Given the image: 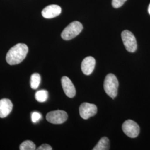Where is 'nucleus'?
<instances>
[{
  "label": "nucleus",
  "mask_w": 150,
  "mask_h": 150,
  "mask_svg": "<svg viewBox=\"0 0 150 150\" xmlns=\"http://www.w3.org/2000/svg\"><path fill=\"white\" fill-rule=\"evenodd\" d=\"M28 52L27 45L18 43L12 47L6 54V61L10 65L19 64L26 58Z\"/></svg>",
  "instance_id": "obj_1"
},
{
  "label": "nucleus",
  "mask_w": 150,
  "mask_h": 150,
  "mask_svg": "<svg viewBox=\"0 0 150 150\" xmlns=\"http://www.w3.org/2000/svg\"><path fill=\"white\" fill-rule=\"evenodd\" d=\"M118 87V81L116 76L112 74H109L106 76L103 88L107 95L115 98L117 96Z\"/></svg>",
  "instance_id": "obj_2"
},
{
  "label": "nucleus",
  "mask_w": 150,
  "mask_h": 150,
  "mask_svg": "<svg viewBox=\"0 0 150 150\" xmlns=\"http://www.w3.org/2000/svg\"><path fill=\"white\" fill-rule=\"evenodd\" d=\"M83 29V26L79 21H74L64 28L61 33V38L64 40H70L80 33Z\"/></svg>",
  "instance_id": "obj_3"
},
{
  "label": "nucleus",
  "mask_w": 150,
  "mask_h": 150,
  "mask_svg": "<svg viewBox=\"0 0 150 150\" xmlns=\"http://www.w3.org/2000/svg\"><path fill=\"white\" fill-rule=\"evenodd\" d=\"M121 38L126 49L129 52H134L137 48L136 38L134 34L128 30H125L121 33Z\"/></svg>",
  "instance_id": "obj_4"
},
{
  "label": "nucleus",
  "mask_w": 150,
  "mask_h": 150,
  "mask_svg": "<svg viewBox=\"0 0 150 150\" xmlns=\"http://www.w3.org/2000/svg\"><path fill=\"white\" fill-rule=\"evenodd\" d=\"M122 128L125 134L131 138H135L139 134V126L131 120H128L125 121Z\"/></svg>",
  "instance_id": "obj_5"
},
{
  "label": "nucleus",
  "mask_w": 150,
  "mask_h": 150,
  "mask_svg": "<svg viewBox=\"0 0 150 150\" xmlns=\"http://www.w3.org/2000/svg\"><path fill=\"white\" fill-rule=\"evenodd\" d=\"M67 113L64 111L56 110L48 112L46 115V120L53 124H62L67 120Z\"/></svg>",
  "instance_id": "obj_6"
},
{
  "label": "nucleus",
  "mask_w": 150,
  "mask_h": 150,
  "mask_svg": "<svg viewBox=\"0 0 150 150\" xmlns=\"http://www.w3.org/2000/svg\"><path fill=\"white\" fill-rule=\"evenodd\" d=\"M79 111L81 117L83 119L87 120L96 114L97 108L94 104L83 102L80 106Z\"/></svg>",
  "instance_id": "obj_7"
},
{
  "label": "nucleus",
  "mask_w": 150,
  "mask_h": 150,
  "mask_svg": "<svg viewBox=\"0 0 150 150\" xmlns=\"http://www.w3.org/2000/svg\"><path fill=\"white\" fill-rule=\"evenodd\" d=\"M61 84L66 95L70 98H73L76 95L75 86L71 80L67 76H64L61 79Z\"/></svg>",
  "instance_id": "obj_8"
},
{
  "label": "nucleus",
  "mask_w": 150,
  "mask_h": 150,
  "mask_svg": "<svg viewBox=\"0 0 150 150\" xmlns=\"http://www.w3.org/2000/svg\"><path fill=\"white\" fill-rule=\"evenodd\" d=\"M61 11V8L59 6L51 5L43 8L42 15L45 18H52L59 15Z\"/></svg>",
  "instance_id": "obj_9"
},
{
  "label": "nucleus",
  "mask_w": 150,
  "mask_h": 150,
  "mask_svg": "<svg viewBox=\"0 0 150 150\" xmlns=\"http://www.w3.org/2000/svg\"><path fill=\"white\" fill-rule=\"evenodd\" d=\"M95 64L96 61L93 57L88 56L85 58L81 64V70L82 72L85 75H91L95 69Z\"/></svg>",
  "instance_id": "obj_10"
},
{
  "label": "nucleus",
  "mask_w": 150,
  "mask_h": 150,
  "mask_svg": "<svg viewBox=\"0 0 150 150\" xmlns=\"http://www.w3.org/2000/svg\"><path fill=\"white\" fill-rule=\"evenodd\" d=\"M13 108V104L11 100L7 98H3L0 100V117L5 118L11 113Z\"/></svg>",
  "instance_id": "obj_11"
},
{
  "label": "nucleus",
  "mask_w": 150,
  "mask_h": 150,
  "mask_svg": "<svg viewBox=\"0 0 150 150\" xmlns=\"http://www.w3.org/2000/svg\"><path fill=\"white\" fill-rule=\"evenodd\" d=\"M110 149V141L106 137H103L98 141L93 150H108Z\"/></svg>",
  "instance_id": "obj_12"
},
{
  "label": "nucleus",
  "mask_w": 150,
  "mask_h": 150,
  "mask_svg": "<svg viewBox=\"0 0 150 150\" xmlns=\"http://www.w3.org/2000/svg\"><path fill=\"white\" fill-rule=\"evenodd\" d=\"M41 83V76L38 73L33 74L31 76L30 85L33 90H36Z\"/></svg>",
  "instance_id": "obj_13"
},
{
  "label": "nucleus",
  "mask_w": 150,
  "mask_h": 150,
  "mask_svg": "<svg viewBox=\"0 0 150 150\" xmlns=\"http://www.w3.org/2000/svg\"><path fill=\"white\" fill-rule=\"evenodd\" d=\"M48 91L45 90H39L35 93V98L39 102H44L48 99Z\"/></svg>",
  "instance_id": "obj_14"
},
{
  "label": "nucleus",
  "mask_w": 150,
  "mask_h": 150,
  "mask_svg": "<svg viewBox=\"0 0 150 150\" xmlns=\"http://www.w3.org/2000/svg\"><path fill=\"white\" fill-rule=\"evenodd\" d=\"M36 149V145L30 140L23 142L20 146V150H35Z\"/></svg>",
  "instance_id": "obj_15"
},
{
  "label": "nucleus",
  "mask_w": 150,
  "mask_h": 150,
  "mask_svg": "<svg viewBox=\"0 0 150 150\" xmlns=\"http://www.w3.org/2000/svg\"><path fill=\"white\" fill-rule=\"evenodd\" d=\"M42 118V115L40 113L33 112L31 114V120L33 123H36Z\"/></svg>",
  "instance_id": "obj_16"
},
{
  "label": "nucleus",
  "mask_w": 150,
  "mask_h": 150,
  "mask_svg": "<svg viewBox=\"0 0 150 150\" xmlns=\"http://www.w3.org/2000/svg\"><path fill=\"white\" fill-rule=\"evenodd\" d=\"M126 1L127 0H112V5L113 7L115 8H118L123 5Z\"/></svg>",
  "instance_id": "obj_17"
},
{
  "label": "nucleus",
  "mask_w": 150,
  "mask_h": 150,
  "mask_svg": "<svg viewBox=\"0 0 150 150\" xmlns=\"http://www.w3.org/2000/svg\"><path fill=\"white\" fill-rule=\"evenodd\" d=\"M38 150H52V149L51 147V146L50 145L46 144H42L41 146H40L38 149Z\"/></svg>",
  "instance_id": "obj_18"
},
{
  "label": "nucleus",
  "mask_w": 150,
  "mask_h": 150,
  "mask_svg": "<svg viewBox=\"0 0 150 150\" xmlns=\"http://www.w3.org/2000/svg\"><path fill=\"white\" fill-rule=\"evenodd\" d=\"M148 12H149V13L150 15V4L149 6V8H148Z\"/></svg>",
  "instance_id": "obj_19"
}]
</instances>
